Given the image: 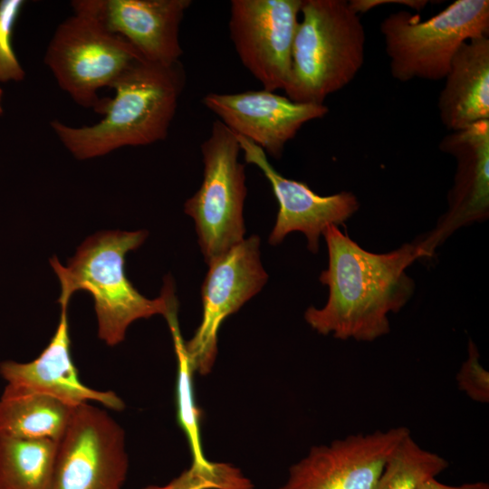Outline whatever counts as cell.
Masks as SVG:
<instances>
[{
    "label": "cell",
    "instance_id": "cell-1",
    "mask_svg": "<svg viewBox=\"0 0 489 489\" xmlns=\"http://www.w3.org/2000/svg\"><path fill=\"white\" fill-rule=\"evenodd\" d=\"M328 268L320 281L329 287L326 304L309 307L306 322L318 333L336 339L371 341L389 332L388 314L398 312L410 299L415 284L406 269L424 257L417 243L375 254L330 225L322 233Z\"/></svg>",
    "mask_w": 489,
    "mask_h": 489
},
{
    "label": "cell",
    "instance_id": "cell-2",
    "mask_svg": "<svg viewBox=\"0 0 489 489\" xmlns=\"http://www.w3.org/2000/svg\"><path fill=\"white\" fill-rule=\"evenodd\" d=\"M180 62L163 65L145 59L135 62L112 84L103 118L89 126L73 127L53 120L50 127L77 159L104 156L126 146H147L166 139L185 86Z\"/></svg>",
    "mask_w": 489,
    "mask_h": 489
},
{
    "label": "cell",
    "instance_id": "cell-3",
    "mask_svg": "<svg viewBox=\"0 0 489 489\" xmlns=\"http://www.w3.org/2000/svg\"><path fill=\"white\" fill-rule=\"evenodd\" d=\"M145 230L102 231L88 237L67 266L57 257L50 260L61 283L58 302L68 304L74 292L85 290L94 300L98 336L109 346L125 339L129 326L139 319L168 312L175 296L173 281L167 277L160 296L148 299L131 284L124 273L125 255L139 247Z\"/></svg>",
    "mask_w": 489,
    "mask_h": 489
},
{
    "label": "cell",
    "instance_id": "cell-4",
    "mask_svg": "<svg viewBox=\"0 0 489 489\" xmlns=\"http://www.w3.org/2000/svg\"><path fill=\"white\" fill-rule=\"evenodd\" d=\"M300 14L283 91L292 101L324 104L360 71L364 26L346 0H302Z\"/></svg>",
    "mask_w": 489,
    "mask_h": 489
},
{
    "label": "cell",
    "instance_id": "cell-5",
    "mask_svg": "<svg viewBox=\"0 0 489 489\" xmlns=\"http://www.w3.org/2000/svg\"><path fill=\"white\" fill-rule=\"evenodd\" d=\"M380 32L394 79L439 81L465 42L489 36V1L456 0L427 20L399 11L382 20Z\"/></svg>",
    "mask_w": 489,
    "mask_h": 489
},
{
    "label": "cell",
    "instance_id": "cell-6",
    "mask_svg": "<svg viewBox=\"0 0 489 489\" xmlns=\"http://www.w3.org/2000/svg\"><path fill=\"white\" fill-rule=\"evenodd\" d=\"M72 12L56 27L43 62L74 102L101 114L106 99L98 91L111 88L129 67L144 58L93 17Z\"/></svg>",
    "mask_w": 489,
    "mask_h": 489
},
{
    "label": "cell",
    "instance_id": "cell-7",
    "mask_svg": "<svg viewBox=\"0 0 489 489\" xmlns=\"http://www.w3.org/2000/svg\"><path fill=\"white\" fill-rule=\"evenodd\" d=\"M235 134L216 120L201 145L204 163L199 189L184 206L195 222L198 244L206 264L244 239V205L246 197L244 165Z\"/></svg>",
    "mask_w": 489,
    "mask_h": 489
},
{
    "label": "cell",
    "instance_id": "cell-8",
    "mask_svg": "<svg viewBox=\"0 0 489 489\" xmlns=\"http://www.w3.org/2000/svg\"><path fill=\"white\" fill-rule=\"evenodd\" d=\"M128 471L122 427L91 403L75 408L58 441L49 489H122Z\"/></svg>",
    "mask_w": 489,
    "mask_h": 489
},
{
    "label": "cell",
    "instance_id": "cell-9",
    "mask_svg": "<svg viewBox=\"0 0 489 489\" xmlns=\"http://www.w3.org/2000/svg\"><path fill=\"white\" fill-rule=\"evenodd\" d=\"M260 254V237L254 235L207 264L201 287L202 320L193 337L185 341L194 371L202 375L211 371L221 324L266 283L268 275Z\"/></svg>",
    "mask_w": 489,
    "mask_h": 489
},
{
    "label": "cell",
    "instance_id": "cell-10",
    "mask_svg": "<svg viewBox=\"0 0 489 489\" xmlns=\"http://www.w3.org/2000/svg\"><path fill=\"white\" fill-rule=\"evenodd\" d=\"M302 0H232L229 34L246 70L264 90H284Z\"/></svg>",
    "mask_w": 489,
    "mask_h": 489
},
{
    "label": "cell",
    "instance_id": "cell-11",
    "mask_svg": "<svg viewBox=\"0 0 489 489\" xmlns=\"http://www.w3.org/2000/svg\"><path fill=\"white\" fill-rule=\"evenodd\" d=\"M409 433L396 427L312 446L278 489H376L388 455Z\"/></svg>",
    "mask_w": 489,
    "mask_h": 489
},
{
    "label": "cell",
    "instance_id": "cell-12",
    "mask_svg": "<svg viewBox=\"0 0 489 489\" xmlns=\"http://www.w3.org/2000/svg\"><path fill=\"white\" fill-rule=\"evenodd\" d=\"M202 102L235 135L249 139L275 158L282 157L286 143L305 123L329 112L325 104L296 102L264 89L210 92Z\"/></svg>",
    "mask_w": 489,
    "mask_h": 489
},
{
    "label": "cell",
    "instance_id": "cell-13",
    "mask_svg": "<svg viewBox=\"0 0 489 489\" xmlns=\"http://www.w3.org/2000/svg\"><path fill=\"white\" fill-rule=\"evenodd\" d=\"M191 4L190 0H74L71 6L122 37L145 60L172 65L183 53L179 29Z\"/></svg>",
    "mask_w": 489,
    "mask_h": 489
},
{
    "label": "cell",
    "instance_id": "cell-14",
    "mask_svg": "<svg viewBox=\"0 0 489 489\" xmlns=\"http://www.w3.org/2000/svg\"><path fill=\"white\" fill-rule=\"evenodd\" d=\"M439 149L455 159L456 171L447 212L436 230L417 242L424 257L455 230L484 221L489 213V120L450 131L440 140Z\"/></svg>",
    "mask_w": 489,
    "mask_h": 489
},
{
    "label": "cell",
    "instance_id": "cell-15",
    "mask_svg": "<svg viewBox=\"0 0 489 489\" xmlns=\"http://www.w3.org/2000/svg\"><path fill=\"white\" fill-rule=\"evenodd\" d=\"M235 136L245 162L262 170L279 204L275 225L269 235L270 244L276 245L288 234L299 231L306 236L308 249L317 253L325 228L342 224L358 210L359 201L353 193L342 191L320 196L307 184L282 176L261 148L242 136Z\"/></svg>",
    "mask_w": 489,
    "mask_h": 489
},
{
    "label": "cell",
    "instance_id": "cell-16",
    "mask_svg": "<svg viewBox=\"0 0 489 489\" xmlns=\"http://www.w3.org/2000/svg\"><path fill=\"white\" fill-rule=\"evenodd\" d=\"M68 306L61 305L55 333L36 359L24 363L14 360L0 363V376L6 382L4 391L43 395L72 408L100 403L108 409L123 410L125 403L114 391L97 390L80 380L71 355Z\"/></svg>",
    "mask_w": 489,
    "mask_h": 489
},
{
    "label": "cell",
    "instance_id": "cell-17",
    "mask_svg": "<svg viewBox=\"0 0 489 489\" xmlns=\"http://www.w3.org/2000/svg\"><path fill=\"white\" fill-rule=\"evenodd\" d=\"M445 81L437 108L446 129L456 131L489 120V36L465 42Z\"/></svg>",
    "mask_w": 489,
    "mask_h": 489
},
{
    "label": "cell",
    "instance_id": "cell-18",
    "mask_svg": "<svg viewBox=\"0 0 489 489\" xmlns=\"http://www.w3.org/2000/svg\"><path fill=\"white\" fill-rule=\"evenodd\" d=\"M74 408L51 397L3 391L0 397V435L58 442Z\"/></svg>",
    "mask_w": 489,
    "mask_h": 489
},
{
    "label": "cell",
    "instance_id": "cell-19",
    "mask_svg": "<svg viewBox=\"0 0 489 489\" xmlns=\"http://www.w3.org/2000/svg\"><path fill=\"white\" fill-rule=\"evenodd\" d=\"M58 442L0 435V489H49Z\"/></svg>",
    "mask_w": 489,
    "mask_h": 489
},
{
    "label": "cell",
    "instance_id": "cell-20",
    "mask_svg": "<svg viewBox=\"0 0 489 489\" xmlns=\"http://www.w3.org/2000/svg\"><path fill=\"white\" fill-rule=\"evenodd\" d=\"M448 466L446 459L422 448L409 433L388 455L376 489H418Z\"/></svg>",
    "mask_w": 489,
    "mask_h": 489
},
{
    "label": "cell",
    "instance_id": "cell-21",
    "mask_svg": "<svg viewBox=\"0 0 489 489\" xmlns=\"http://www.w3.org/2000/svg\"><path fill=\"white\" fill-rule=\"evenodd\" d=\"M178 303L174 298L164 318L168 324L174 349L177 360V419L187 438L191 454L192 464L206 465L210 461L205 457L201 445L199 430V411L197 410L192 385V374L194 372L185 347V341L181 335L177 320Z\"/></svg>",
    "mask_w": 489,
    "mask_h": 489
},
{
    "label": "cell",
    "instance_id": "cell-22",
    "mask_svg": "<svg viewBox=\"0 0 489 489\" xmlns=\"http://www.w3.org/2000/svg\"><path fill=\"white\" fill-rule=\"evenodd\" d=\"M143 489H254V484L232 465L209 462L192 464L165 485H149Z\"/></svg>",
    "mask_w": 489,
    "mask_h": 489
},
{
    "label": "cell",
    "instance_id": "cell-23",
    "mask_svg": "<svg viewBox=\"0 0 489 489\" xmlns=\"http://www.w3.org/2000/svg\"><path fill=\"white\" fill-rule=\"evenodd\" d=\"M24 0H0V82H20L25 72L13 48L14 24Z\"/></svg>",
    "mask_w": 489,
    "mask_h": 489
},
{
    "label": "cell",
    "instance_id": "cell-24",
    "mask_svg": "<svg viewBox=\"0 0 489 489\" xmlns=\"http://www.w3.org/2000/svg\"><path fill=\"white\" fill-rule=\"evenodd\" d=\"M480 355L473 340L468 343V356L463 362L456 382L460 390L472 400L479 403L489 402V373L480 363Z\"/></svg>",
    "mask_w": 489,
    "mask_h": 489
},
{
    "label": "cell",
    "instance_id": "cell-25",
    "mask_svg": "<svg viewBox=\"0 0 489 489\" xmlns=\"http://www.w3.org/2000/svg\"><path fill=\"white\" fill-rule=\"evenodd\" d=\"M350 5L355 12L359 14L360 13H366L370 9L381 5L393 4L403 5L413 8L414 10H421L427 5V1L425 0H351L349 1Z\"/></svg>",
    "mask_w": 489,
    "mask_h": 489
},
{
    "label": "cell",
    "instance_id": "cell-26",
    "mask_svg": "<svg viewBox=\"0 0 489 489\" xmlns=\"http://www.w3.org/2000/svg\"><path fill=\"white\" fill-rule=\"evenodd\" d=\"M435 489H489V484L484 482H476L460 485H448L435 479Z\"/></svg>",
    "mask_w": 489,
    "mask_h": 489
},
{
    "label": "cell",
    "instance_id": "cell-27",
    "mask_svg": "<svg viewBox=\"0 0 489 489\" xmlns=\"http://www.w3.org/2000/svg\"><path fill=\"white\" fill-rule=\"evenodd\" d=\"M435 479H431L423 484L418 489H435Z\"/></svg>",
    "mask_w": 489,
    "mask_h": 489
},
{
    "label": "cell",
    "instance_id": "cell-28",
    "mask_svg": "<svg viewBox=\"0 0 489 489\" xmlns=\"http://www.w3.org/2000/svg\"><path fill=\"white\" fill-rule=\"evenodd\" d=\"M2 97H3V91H2V89L0 87V115L3 114Z\"/></svg>",
    "mask_w": 489,
    "mask_h": 489
}]
</instances>
